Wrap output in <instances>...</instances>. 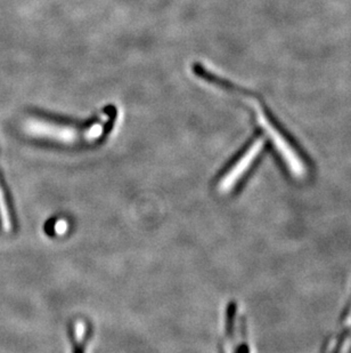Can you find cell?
I'll use <instances>...</instances> for the list:
<instances>
[{"label":"cell","mask_w":351,"mask_h":353,"mask_svg":"<svg viewBox=\"0 0 351 353\" xmlns=\"http://www.w3.org/2000/svg\"><path fill=\"white\" fill-rule=\"evenodd\" d=\"M255 117L264 132L268 135L276 150L279 151V156L284 160L290 172L295 176L305 177L307 174L305 161L299 156L298 151L295 150L288 137H285L279 125H276L272 119V116L262 110V108H258V110L255 109Z\"/></svg>","instance_id":"1"},{"label":"cell","mask_w":351,"mask_h":353,"mask_svg":"<svg viewBox=\"0 0 351 353\" xmlns=\"http://www.w3.org/2000/svg\"><path fill=\"white\" fill-rule=\"evenodd\" d=\"M265 141L262 137H257L251 145L246 149V152L233 165L232 168L219 181L217 189L220 194H228L233 188L239 183L240 180L246 175V170L251 167L255 158L258 157L264 149Z\"/></svg>","instance_id":"3"},{"label":"cell","mask_w":351,"mask_h":353,"mask_svg":"<svg viewBox=\"0 0 351 353\" xmlns=\"http://www.w3.org/2000/svg\"><path fill=\"white\" fill-rule=\"evenodd\" d=\"M85 332H86V326L83 321H78L76 325V339L78 343H81L85 339Z\"/></svg>","instance_id":"4"},{"label":"cell","mask_w":351,"mask_h":353,"mask_svg":"<svg viewBox=\"0 0 351 353\" xmlns=\"http://www.w3.org/2000/svg\"><path fill=\"white\" fill-rule=\"evenodd\" d=\"M28 133L34 137L47 140L56 141L61 143H76L79 141L92 142L100 137L103 133V127L100 123H95L87 130L86 133H80L79 130L72 127H64L63 125L46 123L41 120H32L27 123Z\"/></svg>","instance_id":"2"},{"label":"cell","mask_w":351,"mask_h":353,"mask_svg":"<svg viewBox=\"0 0 351 353\" xmlns=\"http://www.w3.org/2000/svg\"><path fill=\"white\" fill-rule=\"evenodd\" d=\"M67 230V223L65 221L61 220L57 222L56 224V232L57 234H64Z\"/></svg>","instance_id":"5"}]
</instances>
